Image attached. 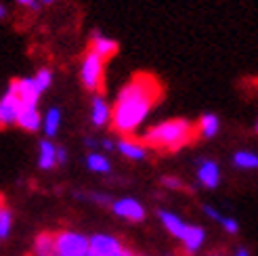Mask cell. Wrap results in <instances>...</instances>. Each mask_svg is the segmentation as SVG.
I'll use <instances>...</instances> for the list:
<instances>
[{"label":"cell","mask_w":258,"mask_h":256,"mask_svg":"<svg viewBox=\"0 0 258 256\" xmlns=\"http://www.w3.org/2000/svg\"><path fill=\"white\" fill-rule=\"evenodd\" d=\"M162 97V84L151 74H135L122 88L111 107L109 126L122 137L135 135Z\"/></svg>","instance_id":"1"},{"label":"cell","mask_w":258,"mask_h":256,"mask_svg":"<svg viewBox=\"0 0 258 256\" xmlns=\"http://www.w3.org/2000/svg\"><path fill=\"white\" fill-rule=\"evenodd\" d=\"M198 139V126L185 120V118H174L166 120L156 126L147 128L141 137V143L145 149H160V151H178L187 145H191Z\"/></svg>","instance_id":"2"},{"label":"cell","mask_w":258,"mask_h":256,"mask_svg":"<svg viewBox=\"0 0 258 256\" xmlns=\"http://www.w3.org/2000/svg\"><path fill=\"white\" fill-rule=\"evenodd\" d=\"M105 63L99 55L86 50V55L82 57L80 63V82L88 93L101 95L105 88Z\"/></svg>","instance_id":"3"},{"label":"cell","mask_w":258,"mask_h":256,"mask_svg":"<svg viewBox=\"0 0 258 256\" xmlns=\"http://www.w3.org/2000/svg\"><path fill=\"white\" fill-rule=\"evenodd\" d=\"M55 250L57 256H88L90 241L84 233L61 229V231H55Z\"/></svg>","instance_id":"4"},{"label":"cell","mask_w":258,"mask_h":256,"mask_svg":"<svg viewBox=\"0 0 258 256\" xmlns=\"http://www.w3.org/2000/svg\"><path fill=\"white\" fill-rule=\"evenodd\" d=\"M90 241V254L95 256H135L131 248H126L118 237L107 233H95L88 237Z\"/></svg>","instance_id":"5"},{"label":"cell","mask_w":258,"mask_h":256,"mask_svg":"<svg viewBox=\"0 0 258 256\" xmlns=\"http://www.w3.org/2000/svg\"><path fill=\"white\" fill-rule=\"evenodd\" d=\"M7 91H11L13 95L19 99L21 107L38 105V101H40V97H42L40 88L36 86L34 78H15V80H11V84H9Z\"/></svg>","instance_id":"6"},{"label":"cell","mask_w":258,"mask_h":256,"mask_svg":"<svg viewBox=\"0 0 258 256\" xmlns=\"http://www.w3.org/2000/svg\"><path fill=\"white\" fill-rule=\"evenodd\" d=\"M111 212L120 219L133 221V223H141L145 219V208L143 204L133 200V198H122V200H113L111 202Z\"/></svg>","instance_id":"7"},{"label":"cell","mask_w":258,"mask_h":256,"mask_svg":"<svg viewBox=\"0 0 258 256\" xmlns=\"http://www.w3.org/2000/svg\"><path fill=\"white\" fill-rule=\"evenodd\" d=\"M21 111V103L19 99L13 95L11 91H7L0 97V128H9L17 124V116Z\"/></svg>","instance_id":"8"},{"label":"cell","mask_w":258,"mask_h":256,"mask_svg":"<svg viewBox=\"0 0 258 256\" xmlns=\"http://www.w3.org/2000/svg\"><path fill=\"white\" fill-rule=\"evenodd\" d=\"M88 50H90V53H95V55H99L103 61H107V59L118 55L120 46H118V42H115L113 38L103 36L101 32H95L93 38H90V48Z\"/></svg>","instance_id":"9"},{"label":"cell","mask_w":258,"mask_h":256,"mask_svg":"<svg viewBox=\"0 0 258 256\" xmlns=\"http://www.w3.org/2000/svg\"><path fill=\"white\" fill-rule=\"evenodd\" d=\"M198 181L206 189H216L218 183H221V168H218V164L212 160H200Z\"/></svg>","instance_id":"10"},{"label":"cell","mask_w":258,"mask_h":256,"mask_svg":"<svg viewBox=\"0 0 258 256\" xmlns=\"http://www.w3.org/2000/svg\"><path fill=\"white\" fill-rule=\"evenodd\" d=\"M115 149H118L124 158L133 160V162H141V160H145V158H147V149H145V145L141 143V141L131 139V137H122V139L118 141V145H115Z\"/></svg>","instance_id":"11"},{"label":"cell","mask_w":258,"mask_h":256,"mask_svg":"<svg viewBox=\"0 0 258 256\" xmlns=\"http://www.w3.org/2000/svg\"><path fill=\"white\" fill-rule=\"evenodd\" d=\"M111 118V107L107 105V101L103 95H95L93 99V105H90V122L93 126L101 128V126H107Z\"/></svg>","instance_id":"12"},{"label":"cell","mask_w":258,"mask_h":256,"mask_svg":"<svg viewBox=\"0 0 258 256\" xmlns=\"http://www.w3.org/2000/svg\"><path fill=\"white\" fill-rule=\"evenodd\" d=\"M19 128H23V131L28 133H36L38 128L42 126V116L40 111H38V105H30V107H21L19 116H17V124Z\"/></svg>","instance_id":"13"},{"label":"cell","mask_w":258,"mask_h":256,"mask_svg":"<svg viewBox=\"0 0 258 256\" xmlns=\"http://www.w3.org/2000/svg\"><path fill=\"white\" fill-rule=\"evenodd\" d=\"M158 216H160V221H162L164 229H166V231H168L170 235H174L176 239H180V237L185 235V231H187V223L180 219L178 214L168 212V210H160Z\"/></svg>","instance_id":"14"},{"label":"cell","mask_w":258,"mask_h":256,"mask_svg":"<svg viewBox=\"0 0 258 256\" xmlns=\"http://www.w3.org/2000/svg\"><path fill=\"white\" fill-rule=\"evenodd\" d=\"M204 241H206V231H204L202 227H198V225H187L185 235L180 237V244H183V248H185L187 254L198 252L202 248Z\"/></svg>","instance_id":"15"},{"label":"cell","mask_w":258,"mask_h":256,"mask_svg":"<svg viewBox=\"0 0 258 256\" xmlns=\"http://www.w3.org/2000/svg\"><path fill=\"white\" fill-rule=\"evenodd\" d=\"M55 153H57V145L50 143V139H42L38 143V166L42 170H50L57 166V160H55Z\"/></svg>","instance_id":"16"},{"label":"cell","mask_w":258,"mask_h":256,"mask_svg":"<svg viewBox=\"0 0 258 256\" xmlns=\"http://www.w3.org/2000/svg\"><path fill=\"white\" fill-rule=\"evenodd\" d=\"M32 256H57V250H55V233H50V231L38 233L36 239H34Z\"/></svg>","instance_id":"17"},{"label":"cell","mask_w":258,"mask_h":256,"mask_svg":"<svg viewBox=\"0 0 258 256\" xmlns=\"http://www.w3.org/2000/svg\"><path fill=\"white\" fill-rule=\"evenodd\" d=\"M196 126H198V137L214 139L218 135V131H221V120H218V116H214V113H204Z\"/></svg>","instance_id":"18"},{"label":"cell","mask_w":258,"mask_h":256,"mask_svg":"<svg viewBox=\"0 0 258 256\" xmlns=\"http://www.w3.org/2000/svg\"><path fill=\"white\" fill-rule=\"evenodd\" d=\"M59 126H61V109L59 107H50L46 111V116L42 118V128H44L46 139H53L59 133Z\"/></svg>","instance_id":"19"},{"label":"cell","mask_w":258,"mask_h":256,"mask_svg":"<svg viewBox=\"0 0 258 256\" xmlns=\"http://www.w3.org/2000/svg\"><path fill=\"white\" fill-rule=\"evenodd\" d=\"M233 164H235V168L258 170V153H254V151H237L233 156Z\"/></svg>","instance_id":"20"},{"label":"cell","mask_w":258,"mask_h":256,"mask_svg":"<svg viewBox=\"0 0 258 256\" xmlns=\"http://www.w3.org/2000/svg\"><path fill=\"white\" fill-rule=\"evenodd\" d=\"M86 166H88V170H93L97 174H107L111 170L109 160L105 156H101V153H90L86 158Z\"/></svg>","instance_id":"21"},{"label":"cell","mask_w":258,"mask_h":256,"mask_svg":"<svg viewBox=\"0 0 258 256\" xmlns=\"http://www.w3.org/2000/svg\"><path fill=\"white\" fill-rule=\"evenodd\" d=\"M32 78H34L36 86L40 88V93H44V91L50 88V84H53V72L50 70H38V74L32 76Z\"/></svg>","instance_id":"22"},{"label":"cell","mask_w":258,"mask_h":256,"mask_svg":"<svg viewBox=\"0 0 258 256\" xmlns=\"http://www.w3.org/2000/svg\"><path fill=\"white\" fill-rule=\"evenodd\" d=\"M11 227H13V212L5 206V210L0 212V239L9 237L11 233Z\"/></svg>","instance_id":"23"},{"label":"cell","mask_w":258,"mask_h":256,"mask_svg":"<svg viewBox=\"0 0 258 256\" xmlns=\"http://www.w3.org/2000/svg\"><path fill=\"white\" fill-rule=\"evenodd\" d=\"M218 225H223V229H225L227 233H231V235H237L239 233V223L235 219H231V216H223V219L218 221Z\"/></svg>","instance_id":"24"},{"label":"cell","mask_w":258,"mask_h":256,"mask_svg":"<svg viewBox=\"0 0 258 256\" xmlns=\"http://www.w3.org/2000/svg\"><path fill=\"white\" fill-rule=\"evenodd\" d=\"M162 185L168 187V189H185V185L180 183L176 176H164V178H162Z\"/></svg>","instance_id":"25"},{"label":"cell","mask_w":258,"mask_h":256,"mask_svg":"<svg viewBox=\"0 0 258 256\" xmlns=\"http://www.w3.org/2000/svg\"><path fill=\"white\" fill-rule=\"evenodd\" d=\"M88 198L93 200V202H97V204H101V206H111V200L105 194H90Z\"/></svg>","instance_id":"26"},{"label":"cell","mask_w":258,"mask_h":256,"mask_svg":"<svg viewBox=\"0 0 258 256\" xmlns=\"http://www.w3.org/2000/svg\"><path fill=\"white\" fill-rule=\"evenodd\" d=\"M17 5H21V7H25V9H30V11H40V3L38 0H15Z\"/></svg>","instance_id":"27"},{"label":"cell","mask_w":258,"mask_h":256,"mask_svg":"<svg viewBox=\"0 0 258 256\" xmlns=\"http://www.w3.org/2000/svg\"><path fill=\"white\" fill-rule=\"evenodd\" d=\"M204 212H206V216H210V219H212V221H216V223L223 219V214L218 212L216 208H212V206H204Z\"/></svg>","instance_id":"28"},{"label":"cell","mask_w":258,"mask_h":256,"mask_svg":"<svg viewBox=\"0 0 258 256\" xmlns=\"http://www.w3.org/2000/svg\"><path fill=\"white\" fill-rule=\"evenodd\" d=\"M55 160H57V166H61V164H66V162H68V151H66V147H57Z\"/></svg>","instance_id":"29"},{"label":"cell","mask_w":258,"mask_h":256,"mask_svg":"<svg viewBox=\"0 0 258 256\" xmlns=\"http://www.w3.org/2000/svg\"><path fill=\"white\" fill-rule=\"evenodd\" d=\"M101 145H103V147H105V149H115V145L111 143V141H109V139H105V141H103V143H101Z\"/></svg>","instance_id":"30"},{"label":"cell","mask_w":258,"mask_h":256,"mask_svg":"<svg viewBox=\"0 0 258 256\" xmlns=\"http://www.w3.org/2000/svg\"><path fill=\"white\" fill-rule=\"evenodd\" d=\"M235 256H250V252H248L246 248H239V250L235 252Z\"/></svg>","instance_id":"31"},{"label":"cell","mask_w":258,"mask_h":256,"mask_svg":"<svg viewBox=\"0 0 258 256\" xmlns=\"http://www.w3.org/2000/svg\"><path fill=\"white\" fill-rule=\"evenodd\" d=\"M5 17H7V7L0 5V19H5Z\"/></svg>","instance_id":"32"},{"label":"cell","mask_w":258,"mask_h":256,"mask_svg":"<svg viewBox=\"0 0 258 256\" xmlns=\"http://www.w3.org/2000/svg\"><path fill=\"white\" fill-rule=\"evenodd\" d=\"M40 5H53V3H57V0H38Z\"/></svg>","instance_id":"33"},{"label":"cell","mask_w":258,"mask_h":256,"mask_svg":"<svg viewBox=\"0 0 258 256\" xmlns=\"http://www.w3.org/2000/svg\"><path fill=\"white\" fill-rule=\"evenodd\" d=\"M86 145H88V147H97V143H95L93 139H86Z\"/></svg>","instance_id":"34"},{"label":"cell","mask_w":258,"mask_h":256,"mask_svg":"<svg viewBox=\"0 0 258 256\" xmlns=\"http://www.w3.org/2000/svg\"><path fill=\"white\" fill-rule=\"evenodd\" d=\"M208 256H225V252H210Z\"/></svg>","instance_id":"35"},{"label":"cell","mask_w":258,"mask_h":256,"mask_svg":"<svg viewBox=\"0 0 258 256\" xmlns=\"http://www.w3.org/2000/svg\"><path fill=\"white\" fill-rule=\"evenodd\" d=\"M3 210H5V200L0 198V212H3Z\"/></svg>","instance_id":"36"},{"label":"cell","mask_w":258,"mask_h":256,"mask_svg":"<svg viewBox=\"0 0 258 256\" xmlns=\"http://www.w3.org/2000/svg\"><path fill=\"white\" fill-rule=\"evenodd\" d=\"M254 131H256V133H258V120H256V126H254Z\"/></svg>","instance_id":"37"},{"label":"cell","mask_w":258,"mask_h":256,"mask_svg":"<svg viewBox=\"0 0 258 256\" xmlns=\"http://www.w3.org/2000/svg\"><path fill=\"white\" fill-rule=\"evenodd\" d=\"M88 256H95V254H90V252H88Z\"/></svg>","instance_id":"38"}]
</instances>
